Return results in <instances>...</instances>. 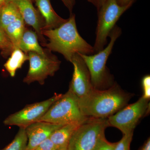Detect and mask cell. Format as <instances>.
<instances>
[{"instance_id": "1", "label": "cell", "mask_w": 150, "mask_h": 150, "mask_svg": "<svg viewBox=\"0 0 150 150\" xmlns=\"http://www.w3.org/2000/svg\"><path fill=\"white\" fill-rule=\"evenodd\" d=\"M43 36L48 38V42L42 45L51 51L62 54L71 62L76 54L91 55L94 54L93 46L83 38L78 32L76 16L71 13L67 21L54 29L43 30Z\"/></svg>"}, {"instance_id": "2", "label": "cell", "mask_w": 150, "mask_h": 150, "mask_svg": "<svg viewBox=\"0 0 150 150\" xmlns=\"http://www.w3.org/2000/svg\"><path fill=\"white\" fill-rule=\"evenodd\" d=\"M131 97L115 83L104 90L93 88L85 96L78 98V102L86 117L107 118L125 107Z\"/></svg>"}, {"instance_id": "3", "label": "cell", "mask_w": 150, "mask_h": 150, "mask_svg": "<svg viewBox=\"0 0 150 150\" xmlns=\"http://www.w3.org/2000/svg\"><path fill=\"white\" fill-rule=\"evenodd\" d=\"M132 5L120 6L117 0H103L96 7L98 18L93 46L95 53L104 48L107 43L108 38L116 25V22Z\"/></svg>"}, {"instance_id": "4", "label": "cell", "mask_w": 150, "mask_h": 150, "mask_svg": "<svg viewBox=\"0 0 150 150\" xmlns=\"http://www.w3.org/2000/svg\"><path fill=\"white\" fill-rule=\"evenodd\" d=\"M88 118L81 111L78 98L69 90L52 104L38 121L65 125L83 123Z\"/></svg>"}, {"instance_id": "5", "label": "cell", "mask_w": 150, "mask_h": 150, "mask_svg": "<svg viewBox=\"0 0 150 150\" xmlns=\"http://www.w3.org/2000/svg\"><path fill=\"white\" fill-rule=\"evenodd\" d=\"M121 28L116 25L109 35L110 41L105 48L92 55L79 54L88 69L92 84L94 88L99 89L109 82V75L106 70V62L115 41L121 35Z\"/></svg>"}, {"instance_id": "6", "label": "cell", "mask_w": 150, "mask_h": 150, "mask_svg": "<svg viewBox=\"0 0 150 150\" xmlns=\"http://www.w3.org/2000/svg\"><path fill=\"white\" fill-rule=\"evenodd\" d=\"M110 126L107 118H88L73 134L68 150H93Z\"/></svg>"}, {"instance_id": "7", "label": "cell", "mask_w": 150, "mask_h": 150, "mask_svg": "<svg viewBox=\"0 0 150 150\" xmlns=\"http://www.w3.org/2000/svg\"><path fill=\"white\" fill-rule=\"evenodd\" d=\"M29 68L27 75L23 79V82L29 84L38 82L44 84L48 76H53L59 70L61 62L58 57L45 48L43 54L35 52L28 53Z\"/></svg>"}, {"instance_id": "8", "label": "cell", "mask_w": 150, "mask_h": 150, "mask_svg": "<svg viewBox=\"0 0 150 150\" xmlns=\"http://www.w3.org/2000/svg\"><path fill=\"white\" fill-rule=\"evenodd\" d=\"M149 108V100L141 97L137 102L123 107L107 118L109 126L117 128L123 135L132 133Z\"/></svg>"}, {"instance_id": "9", "label": "cell", "mask_w": 150, "mask_h": 150, "mask_svg": "<svg viewBox=\"0 0 150 150\" xmlns=\"http://www.w3.org/2000/svg\"><path fill=\"white\" fill-rule=\"evenodd\" d=\"M62 95L55 93L54 96L46 100L27 105L21 110L8 116L4 123L9 126L25 128L32 123L39 121L52 104L59 99Z\"/></svg>"}, {"instance_id": "10", "label": "cell", "mask_w": 150, "mask_h": 150, "mask_svg": "<svg viewBox=\"0 0 150 150\" xmlns=\"http://www.w3.org/2000/svg\"><path fill=\"white\" fill-rule=\"evenodd\" d=\"M70 62L74 67V72L69 90L78 98H81L94 88L89 72L84 61L79 54H76Z\"/></svg>"}, {"instance_id": "11", "label": "cell", "mask_w": 150, "mask_h": 150, "mask_svg": "<svg viewBox=\"0 0 150 150\" xmlns=\"http://www.w3.org/2000/svg\"><path fill=\"white\" fill-rule=\"evenodd\" d=\"M18 8L25 24L31 26L37 33L41 46L47 43L42 33L44 21L37 9L34 7L32 0H9Z\"/></svg>"}, {"instance_id": "12", "label": "cell", "mask_w": 150, "mask_h": 150, "mask_svg": "<svg viewBox=\"0 0 150 150\" xmlns=\"http://www.w3.org/2000/svg\"><path fill=\"white\" fill-rule=\"evenodd\" d=\"M64 125L37 121L25 128L28 138L25 150H34L42 142L50 137L56 129Z\"/></svg>"}, {"instance_id": "13", "label": "cell", "mask_w": 150, "mask_h": 150, "mask_svg": "<svg viewBox=\"0 0 150 150\" xmlns=\"http://www.w3.org/2000/svg\"><path fill=\"white\" fill-rule=\"evenodd\" d=\"M38 10L44 21L43 30H51L59 27L67 21L58 15L51 5L50 0H33Z\"/></svg>"}, {"instance_id": "14", "label": "cell", "mask_w": 150, "mask_h": 150, "mask_svg": "<svg viewBox=\"0 0 150 150\" xmlns=\"http://www.w3.org/2000/svg\"><path fill=\"white\" fill-rule=\"evenodd\" d=\"M83 123H70L63 125L53 132L49 139L58 150L67 149L73 134Z\"/></svg>"}, {"instance_id": "15", "label": "cell", "mask_w": 150, "mask_h": 150, "mask_svg": "<svg viewBox=\"0 0 150 150\" xmlns=\"http://www.w3.org/2000/svg\"><path fill=\"white\" fill-rule=\"evenodd\" d=\"M38 40L36 33L25 27L19 44L18 48L27 54L30 52L44 54L45 49L40 46Z\"/></svg>"}, {"instance_id": "16", "label": "cell", "mask_w": 150, "mask_h": 150, "mask_svg": "<svg viewBox=\"0 0 150 150\" xmlns=\"http://www.w3.org/2000/svg\"><path fill=\"white\" fill-rule=\"evenodd\" d=\"M27 60H28L27 53H25L19 48H15L5 64L4 67L11 76L14 77L16 71L21 69Z\"/></svg>"}, {"instance_id": "17", "label": "cell", "mask_w": 150, "mask_h": 150, "mask_svg": "<svg viewBox=\"0 0 150 150\" xmlns=\"http://www.w3.org/2000/svg\"><path fill=\"white\" fill-rule=\"evenodd\" d=\"M25 25L21 16L8 25L4 30L12 44L14 49L18 48L21 39L25 29Z\"/></svg>"}, {"instance_id": "18", "label": "cell", "mask_w": 150, "mask_h": 150, "mask_svg": "<svg viewBox=\"0 0 150 150\" xmlns=\"http://www.w3.org/2000/svg\"><path fill=\"white\" fill-rule=\"evenodd\" d=\"M17 6L8 0L2 6L0 16V25L3 30L17 19L21 17Z\"/></svg>"}, {"instance_id": "19", "label": "cell", "mask_w": 150, "mask_h": 150, "mask_svg": "<svg viewBox=\"0 0 150 150\" xmlns=\"http://www.w3.org/2000/svg\"><path fill=\"white\" fill-rule=\"evenodd\" d=\"M27 143L25 128H20L13 141L4 150H25Z\"/></svg>"}, {"instance_id": "20", "label": "cell", "mask_w": 150, "mask_h": 150, "mask_svg": "<svg viewBox=\"0 0 150 150\" xmlns=\"http://www.w3.org/2000/svg\"><path fill=\"white\" fill-rule=\"evenodd\" d=\"M133 136V132L124 134L121 139L116 143L114 150H130Z\"/></svg>"}, {"instance_id": "21", "label": "cell", "mask_w": 150, "mask_h": 150, "mask_svg": "<svg viewBox=\"0 0 150 150\" xmlns=\"http://www.w3.org/2000/svg\"><path fill=\"white\" fill-rule=\"evenodd\" d=\"M0 44L2 45L4 51L8 55L11 54L14 49L10 40L2 29H0Z\"/></svg>"}, {"instance_id": "22", "label": "cell", "mask_w": 150, "mask_h": 150, "mask_svg": "<svg viewBox=\"0 0 150 150\" xmlns=\"http://www.w3.org/2000/svg\"><path fill=\"white\" fill-rule=\"evenodd\" d=\"M115 145L116 143L108 142L104 136L98 141L93 150H114Z\"/></svg>"}, {"instance_id": "23", "label": "cell", "mask_w": 150, "mask_h": 150, "mask_svg": "<svg viewBox=\"0 0 150 150\" xmlns=\"http://www.w3.org/2000/svg\"><path fill=\"white\" fill-rule=\"evenodd\" d=\"M142 86L143 89V95L142 96L147 99L150 98V76L146 75L142 79Z\"/></svg>"}, {"instance_id": "24", "label": "cell", "mask_w": 150, "mask_h": 150, "mask_svg": "<svg viewBox=\"0 0 150 150\" xmlns=\"http://www.w3.org/2000/svg\"><path fill=\"white\" fill-rule=\"evenodd\" d=\"M34 150H58L49 138L42 142Z\"/></svg>"}, {"instance_id": "25", "label": "cell", "mask_w": 150, "mask_h": 150, "mask_svg": "<svg viewBox=\"0 0 150 150\" xmlns=\"http://www.w3.org/2000/svg\"><path fill=\"white\" fill-rule=\"evenodd\" d=\"M64 5L69 11L70 13L72 12L73 8L75 4V0H62Z\"/></svg>"}, {"instance_id": "26", "label": "cell", "mask_w": 150, "mask_h": 150, "mask_svg": "<svg viewBox=\"0 0 150 150\" xmlns=\"http://www.w3.org/2000/svg\"><path fill=\"white\" fill-rule=\"evenodd\" d=\"M135 1V0H117L118 4L121 6L132 5Z\"/></svg>"}, {"instance_id": "27", "label": "cell", "mask_w": 150, "mask_h": 150, "mask_svg": "<svg viewBox=\"0 0 150 150\" xmlns=\"http://www.w3.org/2000/svg\"><path fill=\"white\" fill-rule=\"evenodd\" d=\"M139 150H150V138H148Z\"/></svg>"}, {"instance_id": "28", "label": "cell", "mask_w": 150, "mask_h": 150, "mask_svg": "<svg viewBox=\"0 0 150 150\" xmlns=\"http://www.w3.org/2000/svg\"><path fill=\"white\" fill-rule=\"evenodd\" d=\"M87 1L93 4L95 6L97 7L98 6L100 3L103 0H87Z\"/></svg>"}, {"instance_id": "29", "label": "cell", "mask_w": 150, "mask_h": 150, "mask_svg": "<svg viewBox=\"0 0 150 150\" xmlns=\"http://www.w3.org/2000/svg\"><path fill=\"white\" fill-rule=\"evenodd\" d=\"M8 1V0H0V5H3Z\"/></svg>"}, {"instance_id": "30", "label": "cell", "mask_w": 150, "mask_h": 150, "mask_svg": "<svg viewBox=\"0 0 150 150\" xmlns=\"http://www.w3.org/2000/svg\"><path fill=\"white\" fill-rule=\"evenodd\" d=\"M3 5L1 6L0 5V16H1V8L2 6ZM0 29H2L1 28V25H0Z\"/></svg>"}, {"instance_id": "31", "label": "cell", "mask_w": 150, "mask_h": 150, "mask_svg": "<svg viewBox=\"0 0 150 150\" xmlns=\"http://www.w3.org/2000/svg\"><path fill=\"white\" fill-rule=\"evenodd\" d=\"M2 48V45H1V44H0V48Z\"/></svg>"}, {"instance_id": "32", "label": "cell", "mask_w": 150, "mask_h": 150, "mask_svg": "<svg viewBox=\"0 0 150 150\" xmlns=\"http://www.w3.org/2000/svg\"><path fill=\"white\" fill-rule=\"evenodd\" d=\"M32 1H33V0H32Z\"/></svg>"}, {"instance_id": "33", "label": "cell", "mask_w": 150, "mask_h": 150, "mask_svg": "<svg viewBox=\"0 0 150 150\" xmlns=\"http://www.w3.org/2000/svg\"><path fill=\"white\" fill-rule=\"evenodd\" d=\"M67 150V149H66V150Z\"/></svg>"}]
</instances>
